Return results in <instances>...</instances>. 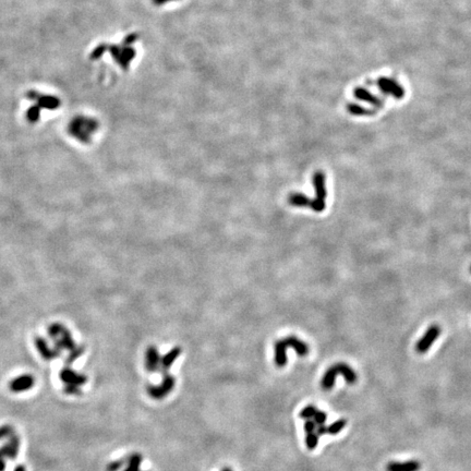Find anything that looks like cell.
Returning <instances> with one entry per match:
<instances>
[{
    "instance_id": "cell-1",
    "label": "cell",
    "mask_w": 471,
    "mask_h": 471,
    "mask_svg": "<svg viewBox=\"0 0 471 471\" xmlns=\"http://www.w3.org/2000/svg\"><path fill=\"white\" fill-rule=\"evenodd\" d=\"M99 127L97 121L93 119L77 117L69 125V132L72 137L77 139V141L83 143L90 142L91 135L95 132Z\"/></svg>"
},
{
    "instance_id": "cell-2",
    "label": "cell",
    "mask_w": 471,
    "mask_h": 471,
    "mask_svg": "<svg viewBox=\"0 0 471 471\" xmlns=\"http://www.w3.org/2000/svg\"><path fill=\"white\" fill-rule=\"evenodd\" d=\"M313 186L315 189V197L314 200L311 201V208L314 212L321 213L325 210V200H326L327 191H326V184H325V174L323 172H317L313 174Z\"/></svg>"
},
{
    "instance_id": "cell-3",
    "label": "cell",
    "mask_w": 471,
    "mask_h": 471,
    "mask_svg": "<svg viewBox=\"0 0 471 471\" xmlns=\"http://www.w3.org/2000/svg\"><path fill=\"white\" fill-rule=\"evenodd\" d=\"M162 373H163V381L161 384L149 385L147 387L149 395L152 398H154V399H162V398L166 397L169 393L174 390V383H176V378H174L172 374H169L168 371H165Z\"/></svg>"
},
{
    "instance_id": "cell-4",
    "label": "cell",
    "mask_w": 471,
    "mask_h": 471,
    "mask_svg": "<svg viewBox=\"0 0 471 471\" xmlns=\"http://www.w3.org/2000/svg\"><path fill=\"white\" fill-rule=\"evenodd\" d=\"M441 327L438 324H433L426 329L425 333L423 334L418 343L416 344V351L420 354H423L425 352H428L430 350V348L432 347V345L434 344V342L440 337L441 335Z\"/></svg>"
},
{
    "instance_id": "cell-5",
    "label": "cell",
    "mask_w": 471,
    "mask_h": 471,
    "mask_svg": "<svg viewBox=\"0 0 471 471\" xmlns=\"http://www.w3.org/2000/svg\"><path fill=\"white\" fill-rule=\"evenodd\" d=\"M59 378L61 380V382L65 383L66 385L69 384V385L82 386L87 382V377L84 374L77 373L68 367L64 368L59 372Z\"/></svg>"
},
{
    "instance_id": "cell-6",
    "label": "cell",
    "mask_w": 471,
    "mask_h": 471,
    "mask_svg": "<svg viewBox=\"0 0 471 471\" xmlns=\"http://www.w3.org/2000/svg\"><path fill=\"white\" fill-rule=\"evenodd\" d=\"M35 380L31 374H22L21 376H18L9 383V388L13 393H21L31 390L34 386Z\"/></svg>"
},
{
    "instance_id": "cell-7",
    "label": "cell",
    "mask_w": 471,
    "mask_h": 471,
    "mask_svg": "<svg viewBox=\"0 0 471 471\" xmlns=\"http://www.w3.org/2000/svg\"><path fill=\"white\" fill-rule=\"evenodd\" d=\"M19 448H20V440L17 435L12 434L9 438L8 443L0 447V458L14 459L19 454Z\"/></svg>"
},
{
    "instance_id": "cell-8",
    "label": "cell",
    "mask_w": 471,
    "mask_h": 471,
    "mask_svg": "<svg viewBox=\"0 0 471 471\" xmlns=\"http://www.w3.org/2000/svg\"><path fill=\"white\" fill-rule=\"evenodd\" d=\"M161 354L155 346H149L145 352V368L149 372H155L161 367Z\"/></svg>"
},
{
    "instance_id": "cell-9",
    "label": "cell",
    "mask_w": 471,
    "mask_h": 471,
    "mask_svg": "<svg viewBox=\"0 0 471 471\" xmlns=\"http://www.w3.org/2000/svg\"><path fill=\"white\" fill-rule=\"evenodd\" d=\"M34 344H35L37 351L40 352L41 357L44 359V360L50 361L60 356V353L58 352L55 348L51 349L50 346H48L47 342L43 337H36L34 339Z\"/></svg>"
},
{
    "instance_id": "cell-10",
    "label": "cell",
    "mask_w": 471,
    "mask_h": 471,
    "mask_svg": "<svg viewBox=\"0 0 471 471\" xmlns=\"http://www.w3.org/2000/svg\"><path fill=\"white\" fill-rule=\"evenodd\" d=\"M55 342V349L56 350L61 353L62 350H72L76 345L74 341V337H72V335L71 333L68 331V329L65 327L64 331H62V333L60 334V336L58 337Z\"/></svg>"
},
{
    "instance_id": "cell-11",
    "label": "cell",
    "mask_w": 471,
    "mask_h": 471,
    "mask_svg": "<svg viewBox=\"0 0 471 471\" xmlns=\"http://www.w3.org/2000/svg\"><path fill=\"white\" fill-rule=\"evenodd\" d=\"M420 469L421 463L418 460H408L404 463L391 461L386 466V471H419Z\"/></svg>"
},
{
    "instance_id": "cell-12",
    "label": "cell",
    "mask_w": 471,
    "mask_h": 471,
    "mask_svg": "<svg viewBox=\"0 0 471 471\" xmlns=\"http://www.w3.org/2000/svg\"><path fill=\"white\" fill-rule=\"evenodd\" d=\"M378 84H380L381 89L383 90L384 93H386V94L390 93V94L395 95L396 99H402V95H404V90H402L401 87L397 84L396 81L387 79V77H385V79H381L380 81H378Z\"/></svg>"
},
{
    "instance_id": "cell-13",
    "label": "cell",
    "mask_w": 471,
    "mask_h": 471,
    "mask_svg": "<svg viewBox=\"0 0 471 471\" xmlns=\"http://www.w3.org/2000/svg\"><path fill=\"white\" fill-rule=\"evenodd\" d=\"M287 347L285 339L275 343V363L278 368H283L287 364Z\"/></svg>"
},
{
    "instance_id": "cell-14",
    "label": "cell",
    "mask_w": 471,
    "mask_h": 471,
    "mask_svg": "<svg viewBox=\"0 0 471 471\" xmlns=\"http://www.w3.org/2000/svg\"><path fill=\"white\" fill-rule=\"evenodd\" d=\"M334 366H335V368H336L338 374L343 375V377L345 378V381H346L349 385H353L354 383L357 382L358 376L356 374V372H354L353 369L349 367L347 363L339 362V363L334 364Z\"/></svg>"
},
{
    "instance_id": "cell-15",
    "label": "cell",
    "mask_w": 471,
    "mask_h": 471,
    "mask_svg": "<svg viewBox=\"0 0 471 471\" xmlns=\"http://www.w3.org/2000/svg\"><path fill=\"white\" fill-rule=\"evenodd\" d=\"M180 353H181V349L179 348V347H174L173 348L171 351H169L168 353L165 354V356L162 357L161 359V367H159V370H161L162 372H165V371H168L169 369H171V367L173 366V363L177 360V358L180 356Z\"/></svg>"
},
{
    "instance_id": "cell-16",
    "label": "cell",
    "mask_w": 471,
    "mask_h": 471,
    "mask_svg": "<svg viewBox=\"0 0 471 471\" xmlns=\"http://www.w3.org/2000/svg\"><path fill=\"white\" fill-rule=\"evenodd\" d=\"M285 342H286V344H287L288 347L293 348L294 350L301 357L307 356V354L309 353L308 344H305L302 341H300V339L297 338V337L289 336L287 338H285Z\"/></svg>"
},
{
    "instance_id": "cell-17",
    "label": "cell",
    "mask_w": 471,
    "mask_h": 471,
    "mask_svg": "<svg viewBox=\"0 0 471 471\" xmlns=\"http://www.w3.org/2000/svg\"><path fill=\"white\" fill-rule=\"evenodd\" d=\"M337 375H338V372L336 370V368H335V366H332L331 368L327 369L321 381V386L323 390L325 391L332 390L335 385V381H336Z\"/></svg>"
},
{
    "instance_id": "cell-18",
    "label": "cell",
    "mask_w": 471,
    "mask_h": 471,
    "mask_svg": "<svg viewBox=\"0 0 471 471\" xmlns=\"http://www.w3.org/2000/svg\"><path fill=\"white\" fill-rule=\"evenodd\" d=\"M311 201L310 198L304 196L303 193L300 192H293L289 194L288 197V202L290 205L297 206V207H308L311 206Z\"/></svg>"
},
{
    "instance_id": "cell-19",
    "label": "cell",
    "mask_w": 471,
    "mask_h": 471,
    "mask_svg": "<svg viewBox=\"0 0 471 471\" xmlns=\"http://www.w3.org/2000/svg\"><path fill=\"white\" fill-rule=\"evenodd\" d=\"M354 95H356L357 99L366 100V101H368V103L374 105L378 108L383 107L382 101L380 99H377L375 96H372L368 91H366L364 89H357L356 91H354Z\"/></svg>"
},
{
    "instance_id": "cell-20",
    "label": "cell",
    "mask_w": 471,
    "mask_h": 471,
    "mask_svg": "<svg viewBox=\"0 0 471 471\" xmlns=\"http://www.w3.org/2000/svg\"><path fill=\"white\" fill-rule=\"evenodd\" d=\"M141 464H142V456L138 453L131 454L127 458V468L124 471H141Z\"/></svg>"
},
{
    "instance_id": "cell-21",
    "label": "cell",
    "mask_w": 471,
    "mask_h": 471,
    "mask_svg": "<svg viewBox=\"0 0 471 471\" xmlns=\"http://www.w3.org/2000/svg\"><path fill=\"white\" fill-rule=\"evenodd\" d=\"M347 110H348L349 113H350L351 115H354V116H372V115L375 114L374 110L366 109V108L361 107V106L356 105V104L348 105V106H347Z\"/></svg>"
},
{
    "instance_id": "cell-22",
    "label": "cell",
    "mask_w": 471,
    "mask_h": 471,
    "mask_svg": "<svg viewBox=\"0 0 471 471\" xmlns=\"http://www.w3.org/2000/svg\"><path fill=\"white\" fill-rule=\"evenodd\" d=\"M83 353H84L83 346H75L72 350H70V353L68 354V357L66 358L67 366H69V364H72L74 361H76Z\"/></svg>"
},
{
    "instance_id": "cell-23",
    "label": "cell",
    "mask_w": 471,
    "mask_h": 471,
    "mask_svg": "<svg viewBox=\"0 0 471 471\" xmlns=\"http://www.w3.org/2000/svg\"><path fill=\"white\" fill-rule=\"evenodd\" d=\"M346 424H347L346 419H339L337 421H335L334 423H332L331 425L327 426V433L332 434V435L337 434V433H339V432L344 430V428L346 426Z\"/></svg>"
},
{
    "instance_id": "cell-24",
    "label": "cell",
    "mask_w": 471,
    "mask_h": 471,
    "mask_svg": "<svg viewBox=\"0 0 471 471\" xmlns=\"http://www.w3.org/2000/svg\"><path fill=\"white\" fill-rule=\"evenodd\" d=\"M65 329V326L62 324L60 323H54V324H51L50 327H48V336H50L51 339H54V341H56V339L60 336V334L62 333V331Z\"/></svg>"
},
{
    "instance_id": "cell-25",
    "label": "cell",
    "mask_w": 471,
    "mask_h": 471,
    "mask_svg": "<svg viewBox=\"0 0 471 471\" xmlns=\"http://www.w3.org/2000/svg\"><path fill=\"white\" fill-rule=\"evenodd\" d=\"M305 444H307V447L309 449H315L319 444V435L317 434V432H312V433H308L305 436Z\"/></svg>"
},
{
    "instance_id": "cell-26",
    "label": "cell",
    "mask_w": 471,
    "mask_h": 471,
    "mask_svg": "<svg viewBox=\"0 0 471 471\" xmlns=\"http://www.w3.org/2000/svg\"><path fill=\"white\" fill-rule=\"evenodd\" d=\"M318 411V408L314 406H307L304 407L302 410L300 412V417L302 419H313V417L315 416Z\"/></svg>"
},
{
    "instance_id": "cell-27",
    "label": "cell",
    "mask_w": 471,
    "mask_h": 471,
    "mask_svg": "<svg viewBox=\"0 0 471 471\" xmlns=\"http://www.w3.org/2000/svg\"><path fill=\"white\" fill-rule=\"evenodd\" d=\"M127 464V459H119L111 461L107 465V471H119L120 469H123L124 466Z\"/></svg>"
},
{
    "instance_id": "cell-28",
    "label": "cell",
    "mask_w": 471,
    "mask_h": 471,
    "mask_svg": "<svg viewBox=\"0 0 471 471\" xmlns=\"http://www.w3.org/2000/svg\"><path fill=\"white\" fill-rule=\"evenodd\" d=\"M326 420H327V416L324 411H319L318 410L317 414H315V416L313 417V421L318 425H324L325 422H326Z\"/></svg>"
},
{
    "instance_id": "cell-29",
    "label": "cell",
    "mask_w": 471,
    "mask_h": 471,
    "mask_svg": "<svg viewBox=\"0 0 471 471\" xmlns=\"http://www.w3.org/2000/svg\"><path fill=\"white\" fill-rule=\"evenodd\" d=\"M13 434V429L11 425H2L0 426V440L4 438H10Z\"/></svg>"
},
{
    "instance_id": "cell-30",
    "label": "cell",
    "mask_w": 471,
    "mask_h": 471,
    "mask_svg": "<svg viewBox=\"0 0 471 471\" xmlns=\"http://www.w3.org/2000/svg\"><path fill=\"white\" fill-rule=\"evenodd\" d=\"M64 392L67 395H81L80 386H76V385L67 384L64 388Z\"/></svg>"
},
{
    "instance_id": "cell-31",
    "label": "cell",
    "mask_w": 471,
    "mask_h": 471,
    "mask_svg": "<svg viewBox=\"0 0 471 471\" xmlns=\"http://www.w3.org/2000/svg\"><path fill=\"white\" fill-rule=\"evenodd\" d=\"M317 428H318V424L315 423V422L313 420H307L305 421V423H304V431H305V433H312V432H315L317 431Z\"/></svg>"
},
{
    "instance_id": "cell-32",
    "label": "cell",
    "mask_w": 471,
    "mask_h": 471,
    "mask_svg": "<svg viewBox=\"0 0 471 471\" xmlns=\"http://www.w3.org/2000/svg\"><path fill=\"white\" fill-rule=\"evenodd\" d=\"M317 434L320 436V435H324V434H326L327 433V426H325V425H318V428H317Z\"/></svg>"
},
{
    "instance_id": "cell-33",
    "label": "cell",
    "mask_w": 471,
    "mask_h": 471,
    "mask_svg": "<svg viewBox=\"0 0 471 471\" xmlns=\"http://www.w3.org/2000/svg\"><path fill=\"white\" fill-rule=\"evenodd\" d=\"M169 1H174V0H153V2L155 4H158V6H161V4H164V3H167Z\"/></svg>"
},
{
    "instance_id": "cell-34",
    "label": "cell",
    "mask_w": 471,
    "mask_h": 471,
    "mask_svg": "<svg viewBox=\"0 0 471 471\" xmlns=\"http://www.w3.org/2000/svg\"><path fill=\"white\" fill-rule=\"evenodd\" d=\"M4 469H6V463L3 458H0V471H4Z\"/></svg>"
},
{
    "instance_id": "cell-35",
    "label": "cell",
    "mask_w": 471,
    "mask_h": 471,
    "mask_svg": "<svg viewBox=\"0 0 471 471\" xmlns=\"http://www.w3.org/2000/svg\"><path fill=\"white\" fill-rule=\"evenodd\" d=\"M13 471H26V470H25V468H24V466H22V465H18L17 467L14 468V470H13Z\"/></svg>"
},
{
    "instance_id": "cell-36",
    "label": "cell",
    "mask_w": 471,
    "mask_h": 471,
    "mask_svg": "<svg viewBox=\"0 0 471 471\" xmlns=\"http://www.w3.org/2000/svg\"><path fill=\"white\" fill-rule=\"evenodd\" d=\"M222 471H232L230 468H224Z\"/></svg>"
},
{
    "instance_id": "cell-37",
    "label": "cell",
    "mask_w": 471,
    "mask_h": 471,
    "mask_svg": "<svg viewBox=\"0 0 471 471\" xmlns=\"http://www.w3.org/2000/svg\"><path fill=\"white\" fill-rule=\"evenodd\" d=\"M469 270H470V273H471V265H470V269H469Z\"/></svg>"
}]
</instances>
